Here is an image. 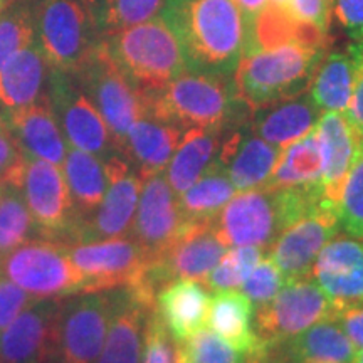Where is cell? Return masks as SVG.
<instances>
[{"instance_id":"obj_28","label":"cell","mask_w":363,"mask_h":363,"mask_svg":"<svg viewBox=\"0 0 363 363\" xmlns=\"http://www.w3.org/2000/svg\"><path fill=\"white\" fill-rule=\"evenodd\" d=\"M283 44H301L308 48L331 49L333 35L323 33L320 27L310 24V22L294 19L283 6L267 4L249 30L246 52L252 49L278 48Z\"/></svg>"},{"instance_id":"obj_18","label":"cell","mask_w":363,"mask_h":363,"mask_svg":"<svg viewBox=\"0 0 363 363\" xmlns=\"http://www.w3.org/2000/svg\"><path fill=\"white\" fill-rule=\"evenodd\" d=\"M311 278L337 310L363 303V240L337 235L318 254Z\"/></svg>"},{"instance_id":"obj_35","label":"cell","mask_w":363,"mask_h":363,"mask_svg":"<svg viewBox=\"0 0 363 363\" xmlns=\"http://www.w3.org/2000/svg\"><path fill=\"white\" fill-rule=\"evenodd\" d=\"M234 195L235 187L216 158L201 179L179 195V206L187 222H207L214 219Z\"/></svg>"},{"instance_id":"obj_5","label":"cell","mask_w":363,"mask_h":363,"mask_svg":"<svg viewBox=\"0 0 363 363\" xmlns=\"http://www.w3.org/2000/svg\"><path fill=\"white\" fill-rule=\"evenodd\" d=\"M35 39L51 69L74 74L98 48L93 0H34Z\"/></svg>"},{"instance_id":"obj_6","label":"cell","mask_w":363,"mask_h":363,"mask_svg":"<svg viewBox=\"0 0 363 363\" xmlns=\"http://www.w3.org/2000/svg\"><path fill=\"white\" fill-rule=\"evenodd\" d=\"M0 272L35 299H62L83 293V278L66 244L57 239H27L0 261Z\"/></svg>"},{"instance_id":"obj_45","label":"cell","mask_w":363,"mask_h":363,"mask_svg":"<svg viewBox=\"0 0 363 363\" xmlns=\"http://www.w3.org/2000/svg\"><path fill=\"white\" fill-rule=\"evenodd\" d=\"M353 59H355V84H353L352 98L345 110V118L355 131L357 138H363V43L348 44Z\"/></svg>"},{"instance_id":"obj_22","label":"cell","mask_w":363,"mask_h":363,"mask_svg":"<svg viewBox=\"0 0 363 363\" xmlns=\"http://www.w3.org/2000/svg\"><path fill=\"white\" fill-rule=\"evenodd\" d=\"M155 303L131 288L115 289V310L96 363H142L145 328Z\"/></svg>"},{"instance_id":"obj_8","label":"cell","mask_w":363,"mask_h":363,"mask_svg":"<svg viewBox=\"0 0 363 363\" xmlns=\"http://www.w3.org/2000/svg\"><path fill=\"white\" fill-rule=\"evenodd\" d=\"M212 227L227 247L256 246L269 251L289 227L283 194L266 187L239 192L212 219Z\"/></svg>"},{"instance_id":"obj_39","label":"cell","mask_w":363,"mask_h":363,"mask_svg":"<svg viewBox=\"0 0 363 363\" xmlns=\"http://www.w3.org/2000/svg\"><path fill=\"white\" fill-rule=\"evenodd\" d=\"M337 211L340 229L348 238L363 240V138L357 140L355 155L345 179Z\"/></svg>"},{"instance_id":"obj_55","label":"cell","mask_w":363,"mask_h":363,"mask_svg":"<svg viewBox=\"0 0 363 363\" xmlns=\"http://www.w3.org/2000/svg\"><path fill=\"white\" fill-rule=\"evenodd\" d=\"M2 187H4V182H0V192H2Z\"/></svg>"},{"instance_id":"obj_43","label":"cell","mask_w":363,"mask_h":363,"mask_svg":"<svg viewBox=\"0 0 363 363\" xmlns=\"http://www.w3.org/2000/svg\"><path fill=\"white\" fill-rule=\"evenodd\" d=\"M142 363H182L180 343L165 328L157 308L150 313L145 328Z\"/></svg>"},{"instance_id":"obj_32","label":"cell","mask_w":363,"mask_h":363,"mask_svg":"<svg viewBox=\"0 0 363 363\" xmlns=\"http://www.w3.org/2000/svg\"><path fill=\"white\" fill-rule=\"evenodd\" d=\"M62 167H65L62 174H65L67 189H69L72 207H74L76 225L93 214L101 203L108 187L106 170H104V162L101 158L72 147L67 148Z\"/></svg>"},{"instance_id":"obj_44","label":"cell","mask_w":363,"mask_h":363,"mask_svg":"<svg viewBox=\"0 0 363 363\" xmlns=\"http://www.w3.org/2000/svg\"><path fill=\"white\" fill-rule=\"evenodd\" d=\"M35 301L39 299L30 296L21 286L0 272V331L6 330L22 311L33 306Z\"/></svg>"},{"instance_id":"obj_53","label":"cell","mask_w":363,"mask_h":363,"mask_svg":"<svg viewBox=\"0 0 363 363\" xmlns=\"http://www.w3.org/2000/svg\"><path fill=\"white\" fill-rule=\"evenodd\" d=\"M353 363H363V348L362 350H357V355H355V360Z\"/></svg>"},{"instance_id":"obj_36","label":"cell","mask_w":363,"mask_h":363,"mask_svg":"<svg viewBox=\"0 0 363 363\" xmlns=\"http://www.w3.org/2000/svg\"><path fill=\"white\" fill-rule=\"evenodd\" d=\"M167 0H93L101 38L160 17Z\"/></svg>"},{"instance_id":"obj_13","label":"cell","mask_w":363,"mask_h":363,"mask_svg":"<svg viewBox=\"0 0 363 363\" xmlns=\"http://www.w3.org/2000/svg\"><path fill=\"white\" fill-rule=\"evenodd\" d=\"M17 189L33 217L35 234L66 244L76 216L62 170L49 162L24 155Z\"/></svg>"},{"instance_id":"obj_31","label":"cell","mask_w":363,"mask_h":363,"mask_svg":"<svg viewBox=\"0 0 363 363\" xmlns=\"http://www.w3.org/2000/svg\"><path fill=\"white\" fill-rule=\"evenodd\" d=\"M278 343L294 363H353L357 355V348L335 320L320 321Z\"/></svg>"},{"instance_id":"obj_21","label":"cell","mask_w":363,"mask_h":363,"mask_svg":"<svg viewBox=\"0 0 363 363\" xmlns=\"http://www.w3.org/2000/svg\"><path fill=\"white\" fill-rule=\"evenodd\" d=\"M16 136L22 153L61 167L67 153V143L48 93L24 108L0 113Z\"/></svg>"},{"instance_id":"obj_34","label":"cell","mask_w":363,"mask_h":363,"mask_svg":"<svg viewBox=\"0 0 363 363\" xmlns=\"http://www.w3.org/2000/svg\"><path fill=\"white\" fill-rule=\"evenodd\" d=\"M321 152L316 131L286 145L281 150L278 162L269 179L262 187L269 190L299 187V185L321 182Z\"/></svg>"},{"instance_id":"obj_19","label":"cell","mask_w":363,"mask_h":363,"mask_svg":"<svg viewBox=\"0 0 363 363\" xmlns=\"http://www.w3.org/2000/svg\"><path fill=\"white\" fill-rule=\"evenodd\" d=\"M281 148L267 143L251 128V121L224 131L217 162L239 192L259 189L274 170Z\"/></svg>"},{"instance_id":"obj_49","label":"cell","mask_w":363,"mask_h":363,"mask_svg":"<svg viewBox=\"0 0 363 363\" xmlns=\"http://www.w3.org/2000/svg\"><path fill=\"white\" fill-rule=\"evenodd\" d=\"M335 321L340 328L345 331L348 340L353 343L357 350L363 348V303L360 305H352L340 308L335 313Z\"/></svg>"},{"instance_id":"obj_47","label":"cell","mask_w":363,"mask_h":363,"mask_svg":"<svg viewBox=\"0 0 363 363\" xmlns=\"http://www.w3.org/2000/svg\"><path fill=\"white\" fill-rule=\"evenodd\" d=\"M331 13L352 43H363V0H331Z\"/></svg>"},{"instance_id":"obj_33","label":"cell","mask_w":363,"mask_h":363,"mask_svg":"<svg viewBox=\"0 0 363 363\" xmlns=\"http://www.w3.org/2000/svg\"><path fill=\"white\" fill-rule=\"evenodd\" d=\"M355 59L348 45L326 52L308 89L321 111L345 113L355 84Z\"/></svg>"},{"instance_id":"obj_29","label":"cell","mask_w":363,"mask_h":363,"mask_svg":"<svg viewBox=\"0 0 363 363\" xmlns=\"http://www.w3.org/2000/svg\"><path fill=\"white\" fill-rule=\"evenodd\" d=\"M222 135L224 131L219 128H189L184 131L165 174L177 195L194 185L212 165L219 153Z\"/></svg>"},{"instance_id":"obj_25","label":"cell","mask_w":363,"mask_h":363,"mask_svg":"<svg viewBox=\"0 0 363 363\" xmlns=\"http://www.w3.org/2000/svg\"><path fill=\"white\" fill-rule=\"evenodd\" d=\"M321 152V187L325 197L338 206L345 179L357 148V135L343 113L323 111L315 126Z\"/></svg>"},{"instance_id":"obj_12","label":"cell","mask_w":363,"mask_h":363,"mask_svg":"<svg viewBox=\"0 0 363 363\" xmlns=\"http://www.w3.org/2000/svg\"><path fill=\"white\" fill-rule=\"evenodd\" d=\"M45 93L62 135L72 148L93 153L103 162L120 153L101 113L71 74L49 69Z\"/></svg>"},{"instance_id":"obj_54","label":"cell","mask_w":363,"mask_h":363,"mask_svg":"<svg viewBox=\"0 0 363 363\" xmlns=\"http://www.w3.org/2000/svg\"><path fill=\"white\" fill-rule=\"evenodd\" d=\"M286 0H269V4H274V6H284Z\"/></svg>"},{"instance_id":"obj_20","label":"cell","mask_w":363,"mask_h":363,"mask_svg":"<svg viewBox=\"0 0 363 363\" xmlns=\"http://www.w3.org/2000/svg\"><path fill=\"white\" fill-rule=\"evenodd\" d=\"M225 251L227 246L217 238L212 220L189 222L174 244L153 261L167 283L174 279L203 281Z\"/></svg>"},{"instance_id":"obj_51","label":"cell","mask_w":363,"mask_h":363,"mask_svg":"<svg viewBox=\"0 0 363 363\" xmlns=\"http://www.w3.org/2000/svg\"><path fill=\"white\" fill-rule=\"evenodd\" d=\"M234 2H235V6L239 7V11L242 12L247 29L251 30L256 17L259 16L262 11H264L267 4H269V0H234Z\"/></svg>"},{"instance_id":"obj_26","label":"cell","mask_w":363,"mask_h":363,"mask_svg":"<svg viewBox=\"0 0 363 363\" xmlns=\"http://www.w3.org/2000/svg\"><path fill=\"white\" fill-rule=\"evenodd\" d=\"M184 130L145 115L136 120L126 133L120 153L142 179L165 172Z\"/></svg>"},{"instance_id":"obj_30","label":"cell","mask_w":363,"mask_h":363,"mask_svg":"<svg viewBox=\"0 0 363 363\" xmlns=\"http://www.w3.org/2000/svg\"><path fill=\"white\" fill-rule=\"evenodd\" d=\"M252 320L254 306L242 291L224 289L211 296L207 326L240 352L254 353L261 347Z\"/></svg>"},{"instance_id":"obj_24","label":"cell","mask_w":363,"mask_h":363,"mask_svg":"<svg viewBox=\"0 0 363 363\" xmlns=\"http://www.w3.org/2000/svg\"><path fill=\"white\" fill-rule=\"evenodd\" d=\"M310 91L281 99L251 113V128L267 143L283 150L315 130L321 116Z\"/></svg>"},{"instance_id":"obj_16","label":"cell","mask_w":363,"mask_h":363,"mask_svg":"<svg viewBox=\"0 0 363 363\" xmlns=\"http://www.w3.org/2000/svg\"><path fill=\"white\" fill-rule=\"evenodd\" d=\"M189 222L179 206L165 172L143 179L138 207L130 235L138 240L150 259H157L179 238Z\"/></svg>"},{"instance_id":"obj_4","label":"cell","mask_w":363,"mask_h":363,"mask_svg":"<svg viewBox=\"0 0 363 363\" xmlns=\"http://www.w3.org/2000/svg\"><path fill=\"white\" fill-rule=\"evenodd\" d=\"M101 43L140 91L163 88L187 69L179 39L162 17L104 35Z\"/></svg>"},{"instance_id":"obj_17","label":"cell","mask_w":363,"mask_h":363,"mask_svg":"<svg viewBox=\"0 0 363 363\" xmlns=\"http://www.w3.org/2000/svg\"><path fill=\"white\" fill-rule=\"evenodd\" d=\"M61 299H39L0 331V363H57Z\"/></svg>"},{"instance_id":"obj_50","label":"cell","mask_w":363,"mask_h":363,"mask_svg":"<svg viewBox=\"0 0 363 363\" xmlns=\"http://www.w3.org/2000/svg\"><path fill=\"white\" fill-rule=\"evenodd\" d=\"M251 363H294L286 355L279 343H261L257 352L252 355Z\"/></svg>"},{"instance_id":"obj_2","label":"cell","mask_w":363,"mask_h":363,"mask_svg":"<svg viewBox=\"0 0 363 363\" xmlns=\"http://www.w3.org/2000/svg\"><path fill=\"white\" fill-rule=\"evenodd\" d=\"M145 115L182 130L219 128L227 131L251 121V111L235 93L234 79L185 69L163 88L140 91Z\"/></svg>"},{"instance_id":"obj_9","label":"cell","mask_w":363,"mask_h":363,"mask_svg":"<svg viewBox=\"0 0 363 363\" xmlns=\"http://www.w3.org/2000/svg\"><path fill=\"white\" fill-rule=\"evenodd\" d=\"M113 310L115 289L62 298L57 318V363H96Z\"/></svg>"},{"instance_id":"obj_11","label":"cell","mask_w":363,"mask_h":363,"mask_svg":"<svg viewBox=\"0 0 363 363\" xmlns=\"http://www.w3.org/2000/svg\"><path fill=\"white\" fill-rule=\"evenodd\" d=\"M108 187L96 211L74 225L67 244L96 242L130 235L143 179L133 165L115 153L104 162Z\"/></svg>"},{"instance_id":"obj_7","label":"cell","mask_w":363,"mask_h":363,"mask_svg":"<svg viewBox=\"0 0 363 363\" xmlns=\"http://www.w3.org/2000/svg\"><path fill=\"white\" fill-rule=\"evenodd\" d=\"M71 76L101 113L120 152L131 125L145 116L140 89L116 66L101 40L88 61Z\"/></svg>"},{"instance_id":"obj_10","label":"cell","mask_w":363,"mask_h":363,"mask_svg":"<svg viewBox=\"0 0 363 363\" xmlns=\"http://www.w3.org/2000/svg\"><path fill=\"white\" fill-rule=\"evenodd\" d=\"M337 306L330 301L316 281L308 278L286 279L272 301L256 308L254 331L261 343H278L325 320H333Z\"/></svg>"},{"instance_id":"obj_3","label":"cell","mask_w":363,"mask_h":363,"mask_svg":"<svg viewBox=\"0 0 363 363\" xmlns=\"http://www.w3.org/2000/svg\"><path fill=\"white\" fill-rule=\"evenodd\" d=\"M328 51L301 44H283L244 52L233 76L235 93L251 113L306 93L316 67Z\"/></svg>"},{"instance_id":"obj_37","label":"cell","mask_w":363,"mask_h":363,"mask_svg":"<svg viewBox=\"0 0 363 363\" xmlns=\"http://www.w3.org/2000/svg\"><path fill=\"white\" fill-rule=\"evenodd\" d=\"M35 234L34 220L22 192L4 184L0 192V261Z\"/></svg>"},{"instance_id":"obj_40","label":"cell","mask_w":363,"mask_h":363,"mask_svg":"<svg viewBox=\"0 0 363 363\" xmlns=\"http://www.w3.org/2000/svg\"><path fill=\"white\" fill-rule=\"evenodd\" d=\"M267 251L256 246H235L227 249L217 266L208 272L203 284L212 291L238 289L254 266L259 262Z\"/></svg>"},{"instance_id":"obj_42","label":"cell","mask_w":363,"mask_h":363,"mask_svg":"<svg viewBox=\"0 0 363 363\" xmlns=\"http://www.w3.org/2000/svg\"><path fill=\"white\" fill-rule=\"evenodd\" d=\"M284 276L276 266V262L271 259L269 254H266L262 259L252 267L247 278L240 284L242 293L249 298L252 306L259 308L274 299L276 294L284 284Z\"/></svg>"},{"instance_id":"obj_1","label":"cell","mask_w":363,"mask_h":363,"mask_svg":"<svg viewBox=\"0 0 363 363\" xmlns=\"http://www.w3.org/2000/svg\"><path fill=\"white\" fill-rule=\"evenodd\" d=\"M160 17L179 39L187 69L233 78L249 40L234 0H167Z\"/></svg>"},{"instance_id":"obj_41","label":"cell","mask_w":363,"mask_h":363,"mask_svg":"<svg viewBox=\"0 0 363 363\" xmlns=\"http://www.w3.org/2000/svg\"><path fill=\"white\" fill-rule=\"evenodd\" d=\"M254 353L238 350L206 328L180 343L182 363H251Z\"/></svg>"},{"instance_id":"obj_23","label":"cell","mask_w":363,"mask_h":363,"mask_svg":"<svg viewBox=\"0 0 363 363\" xmlns=\"http://www.w3.org/2000/svg\"><path fill=\"white\" fill-rule=\"evenodd\" d=\"M211 296L199 279H174L157 293L158 316L177 342L182 343L207 326Z\"/></svg>"},{"instance_id":"obj_27","label":"cell","mask_w":363,"mask_h":363,"mask_svg":"<svg viewBox=\"0 0 363 363\" xmlns=\"http://www.w3.org/2000/svg\"><path fill=\"white\" fill-rule=\"evenodd\" d=\"M49 69L38 39L22 48L0 71V113L38 101L45 93Z\"/></svg>"},{"instance_id":"obj_38","label":"cell","mask_w":363,"mask_h":363,"mask_svg":"<svg viewBox=\"0 0 363 363\" xmlns=\"http://www.w3.org/2000/svg\"><path fill=\"white\" fill-rule=\"evenodd\" d=\"M34 39V0H16L0 13V71Z\"/></svg>"},{"instance_id":"obj_52","label":"cell","mask_w":363,"mask_h":363,"mask_svg":"<svg viewBox=\"0 0 363 363\" xmlns=\"http://www.w3.org/2000/svg\"><path fill=\"white\" fill-rule=\"evenodd\" d=\"M16 2V0H0V13H2L6 9L11 6V4Z\"/></svg>"},{"instance_id":"obj_46","label":"cell","mask_w":363,"mask_h":363,"mask_svg":"<svg viewBox=\"0 0 363 363\" xmlns=\"http://www.w3.org/2000/svg\"><path fill=\"white\" fill-rule=\"evenodd\" d=\"M283 7L294 19L310 22L320 27L323 33L331 34V0H286Z\"/></svg>"},{"instance_id":"obj_14","label":"cell","mask_w":363,"mask_h":363,"mask_svg":"<svg viewBox=\"0 0 363 363\" xmlns=\"http://www.w3.org/2000/svg\"><path fill=\"white\" fill-rule=\"evenodd\" d=\"M66 247L72 264L83 278V293L135 286L152 261L131 235L66 244Z\"/></svg>"},{"instance_id":"obj_15","label":"cell","mask_w":363,"mask_h":363,"mask_svg":"<svg viewBox=\"0 0 363 363\" xmlns=\"http://www.w3.org/2000/svg\"><path fill=\"white\" fill-rule=\"evenodd\" d=\"M338 233L337 206L325 199L315 211L284 229L267 254L283 272L284 279L308 278L318 254Z\"/></svg>"},{"instance_id":"obj_48","label":"cell","mask_w":363,"mask_h":363,"mask_svg":"<svg viewBox=\"0 0 363 363\" xmlns=\"http://www.w3.org/2000/svg\"><path fill=\"white\" fill-rule=\"evenodd\" d=\"M22 160H24V153L4 116L0 115V182L9 184L13 174L19 170Z\"/></svg>"}]
</instances>
